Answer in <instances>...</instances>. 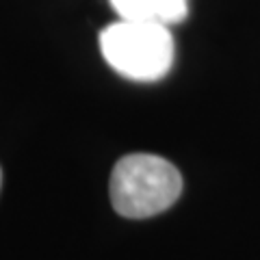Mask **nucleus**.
Wrapping results in <instances>:
<instances>
[{"label":"nucleus","mask_w":260,"mask_h":260,"mask_svg":"<svg viewBox=\"0 0 260 260\" xmlns=\"http://www.w3.org/2000/svg\"><path fill=\"white\" fill-rule=\"evenodd\" d=\"M109 5L119 20L156 22L165 26L182 22L189 13V0H109Z\"/></svg>","instance_id":"7ed1b4c3"},{"label":"nucleus","mask_w":260,"mask_h":260,"mask_svg":"<svg viewBox=\"0 0 260 260\" xmlns=\"http://www.w3.org/2000/svg\"><path fill=\"white\" fill-rule=\"evenodd\" d=\"M0 184H3V172H0Z\"/></svg>","instance_id":"20e7f679"},{"label":"nucleus","mask_w":260,"mask_h":260,"mask_svg":"<svg viewBox=\"0 0 260 260\" xmlns=\"http://www.w3.org/2000/svg\"><path fill=\"white\" fill-rule=\"evenodd\" d=\"M111 204L126 219H148L172 208L182 193L174 162L156 154H126L111 172Z\"/></svg>","instance_id":"f257e3e1"},{"label":"nucleus","mask_w":260,"mask_h":260,"mask_svg":"<svg viewBox=\"0 0 260 260\" xmlns=\"http://www.w3.org/2000/svg\"><path fill=\"white\" fill-rule=\"evenodd\" d=\"M100 50L117 74L152 83L172 70L174 37L165 24L117 20L100 32Z\"/></svg>","instance_id":"f03ea898"}]
</instances>
